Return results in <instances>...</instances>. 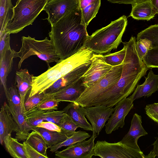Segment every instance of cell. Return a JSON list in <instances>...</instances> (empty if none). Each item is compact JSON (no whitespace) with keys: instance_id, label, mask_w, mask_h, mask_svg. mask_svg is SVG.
Returning a JSON list of instances; mask_svg holds the SVG:
<instances>
[{"instance_id":"4","label":"cell","mask_w":158,"mask_h":158,"mask_svg":"<svg viewBox=\"0 0 158 158\" xmlns=\"http://www.w3.org/2000/svg\"><path fill=\"white\" fill-rule=\"evenodd\" d=\"M127 23V18L124 15L111 21L107 26L89 35L84 47L97 54L110 52L112 50L116 49L122 42V38Z\"/></svg>"},{"instance_id":"43","label":"cell","mask_w":158,"mask_h":158,"mask_svg":"<svg viewBox=\"0 0 158 158\" xmlns=\"http://www.w3.org/2000/svg\"><path fill=\"white\" fill-rule=\"evenodd\" d=\"M37 127L45 128L49 130L61 132L60 127L56 124L48 121H44L38 125Z\"/></svg>"},{"instance_id":"11","label":"cell","mask_w":158,"mask_h":158,"mask_svg":"<svg viewBox=\"0 0 158 158\" xmlns=\"http://www.w3.org/2000/svg\"><path fill=\"white\" fill-rule=\"evenodd\" d=\"M103 55L94 54L90 67L81 77L85 89L102 79L113 67L106 62Z\"/></svg>"},{"instance_id":"19","label":"cell","mask_w":158,"mask_h":158,"mask_svg":"<svg viewBox=\"0 0 158 158\" xmlns=\"http://www.w3.org/2000/svg\"><path fill=\"white\" fill-rule=\"evenodd\" d=\"M18 128L5 102L1 106L0 112V141L2 145L5 137L13 132L18 131Z\"/></svg>"},{"instance_id":"18","label":"cell","mask_w":158,"mask_h":158,"mask_svg":"<svg viewBox=\"0 0 158 158\" xmlns=\"http://www.w3.org/2000/svg\"><path fill=\"white\" fill-rule=\"evenodd\" d=\"M27 69H21L17 71L15 80L21 102V112L23 114L26 111L25 107L26 96L32 88V77Z\"/></svg>"},{"instance_id":"22","label":"cell","mask_w":158,"mask_h":158,"mask_svg":"<svg viewBox=\"0 0 158 158\" xmlns=\"http://www.w3.org/2000/svg\"><path fill=\"white\" fill-rule=\"evenodd\" d=\"M5 102L18 127V130L16 132L15 138L20 141L26 140L30 133V131H34V128L27 124L23 114L20 111L13 110L6 102Z\"/></svg>"},{"instance_id":"12","label":"cell","mask_w":158,"mask_h":158,"mask_svg":"<svg viewBox=\"0 0 158 158\" xmlns=\"http://www.w3.org/2000/svg\"><path fill=\"white\" fill-rule=\"evenodd\" d=\"M81 109L91 124L93 132L98 135L114 110V108L112 107L102 105L85 107L81 106Z\"/></svg>"},{"instance_id":"2","label":"cell","mask_w":158,"mask_h":158,"mask_svg":"<svg viewBox=\"0 0 158 158\" xmlns=\"http://www.w3.org/2000/svg\"><path fill=\"white\" fill-rule=\"evenodd\" d=\"M86 27L79 7L51 26L49 36L60 60L72 56L84 47L89 35Z\"/></svg>"},{"instance_id":"1","label":"cell","mask_w":158,"mask_h":158,"mask_svg":"<svg viewBox=\"0 0 158 158\" xmlns=\"http://www.w3.org/2000/svg\"><path fill=\"white\" fill-rule=\"evenodd\" d=\"M136 42L135 37L131 36L128 42H122L126 47V54L120 79L115 85L104 91L87 107L102 105L112 107L127 98L134 90L139 80L150 69L139 56Z\"/></svg>"},{"instance_id":"46","label":"cell","mask_w":158,"mask_h":158,"mask_svg":"<svg viewBox=\"0 0 158 158\" xmlns=\"http://www.w3.org/2000/svg\"><path fill=\"white\" fill-rule=\"evenodd\" d=\"M156 14H158V0H150Z\"/></svg>"},{"instance_id":"27","label":"cell","mask_w":158,"mask_h":158,"mask_svg":"<svg viewBox=\"0 0 158 158\" xmlns=\"http://www.w3.org/2000/svg\"><path fill=\"white\" fill-rule=\"evenodd\" d=\"M34 131H38L42 135L48 148L64 141L69 137L62 132L49 130L39 127H34Z\"/></svg>"},{"instance_id":"32","label":"cell","mask_w":158,"mask_h":158,"mask_svg":"<svg viewBox=\"0 0 158 158\" xmlns=\"http://www.w3.org/2000/svg\"><path fill=\"white\" fill-rule=\"evenodd\" d=\"M6 98L8 104L10 108L21 112V98L18 89L15 85H12L8 89V95Z\"/></svg>"},{"instance_id":"14","label":"cell","mask_w":158,"mask_h":158,"mask_svg":"<svg viewBox=\"0 0 158 158\" xmlns=\"http://www.w3.org/2000/svg\"><path fill=\"white\" fill-rule=\"evenodd\" d=\"M91 61L78 67L57 80L44 92V94H49L57 92L78 80L88 69Z\"/></svg>"},{"instance_id":"40","label":"cell","mask_w":158,"mask_h":158,"mask_svg":"<svg viewBox=\"0 0 158 158\" xmlns=\"http://www.w3.org/2000/svg\"><path fill=\"white\" fill-rule=\"evenodd\" d=\"M136 45L138 54L140 59L142 60L150 49L149 43L145 39H140L136 41Z\"/></svg>"},{"instance_id":"25","label":"cell","mask_w":158,"mask_h":158,"mask_svg":"<svg viewBox=\"0 0 158 158\" xmlns=\"http://www.w3.org/2000/svg\"><path fill=\"white\" fill-rule=\"evenodd\" d=\"M14 7L11 0H0V36L6 32V25L13 16Z\"/></svg>"},{"instance_id":"42","label":"cell","mask_w":158,"mask_h":158,"mask_svg":"<svg viewBox=\"0 0 158 158\" xmlns=\"http://www.w3.org/2000/svg\"><path fill=\"white\" fill-rule=\"evenodd\" d=\"M10 34L6 32L3 35L0 36V59L2 58L4 52L7 49L10 48Z\"/></svg>"},{"instance_id":"13","label":"cell","mask_w":158,"mask_h":158,"mask_svg":"<svg viewBox=\"0 0 158 158\" xmlns=\"http://www.w3.org/2000/svg\"><path fill=\"white\" fill-rule=\"evenodd\" d=\"M133 102L129 97L121 100L115 105L114 113L105 125V131L107 134H110L119 127H123L126 116L133 107Z\"/></svg>"},{"instance_id":"28","label":"cell","mask_w":158,"mask_h":158,"mask_svg":"<svg viewBox=\"0 0 158 158\" xmlns=\"http://www.w3.org/2000/svg\"><path fill=\"white\" fill-rule=\"evenodd\" d=\"M26 141L38 152L48 158L47 150L48 148L42 135L38 131H32Z\"/></svg>"},{"instance_id":"29","label":"cell","mask_w":158,"mask_h":158,"mask_svg":"<svg viewBox=\"0 0 158 158\" xmlns=\"http://www.w3.org/2000/svg\"><path fill=\"white\" fill-rule=\"evenodd\" d=\"M145 39L149 43L150 49L158 47V24L151 25L137 35L136 41Z\"/></svg>"},{"instance_id":"15","label":"cell","mask_w":158,"mask_h":158,"mask_svg":"<svg viewBox=\"0 0 158 158\" xmlns=\"http://www.w3.org/2000/svg\"><path fill=\"white\" fill-rule=\"evenodd\" d=\"M142 118L135 113L133 115L131 125L128 133L121 141L132 148L141 151L137 142L139 138L148 135L142 125Z\"/></svg>"},{"instance_id":"44","label":"cell","mask_w":158,"mask_h":158,"mask_svg":"<svg viewBox=\"0 0 158 158\" xmlns=\"http://www.w3.org/2000/svg\"><path fill=\"white\" fill-rule=\"evenodd\" d=\"M112 3L124 4H131L133 5L136 3L150 0H107Z\"/></svg>"},{"instance_id":"31","label":"cell","mask_w":158,"mask_h":158,"mask_svg":"<svg viewBox=\"0 0 158 158\" xmlns=\"http://www.w3.org/2000/svg\"><path fill=\"white\" fill-rule=\"evenodd\" d=\"M46 111L36 107L26 111L23 114L27 124L34 128L45 121L44 113Z\"/></svg>"},{"instance_id":"34","label":"cell","mask_w":158,"mask_h":158,"mask_svg":"<svg viewBox=\"0 0 158 158\" xmlns=\"http://www.w3.org/2000/svg\"><path fill=\"white\" fill-rule=\"evenodd\" d=\"M126 54V48L123 45L121 50L112 53L103 55L106 63L113 67L121 64L123 62Z\"/></svg>"},{"instance_id":"35","label":"cell","mask_w":158,"mask_h":158,"mask_svg":"<svg viewBox=\"0 0 158 158\" xmlns=\"http://www.w3.org/2000/svg\"><path fill=\"white\" fill-rule=\"evenodd\" d=\"M142 60L148 68H158V47L149 49Z\"/></svg>"},{"instance_id":"21","label":"cell","mask_w":158,"mask_h":158,"mask_svg":"<svg viewBox=\"0 0 158 158\" xmlns=\"http://www.w3.org/2000/svg\"><path fill=\"white\" fill-rule=\"evenodd\" d=\"M15 51L11 48L5 51L0 59V76L1 84L3 86L6 97L8 95V89L6 85L7 77L11 71L13 59Z\"/></svg>"},{"instance_id":"37","label":"cell","mask_w":158,"mask_h":158,"mask_svg":"<svg viewBox=\"0 0 158 158\" xmlns=\"http://www.w3.org/2000/svg\"><path fill=\"white\" fill-rule=\"evenodd\" d=\"M45 97V94L43 92L41 93H37L31 97H28L25 102L26 111L36 107Z\"/></svg>"},{"instance_id":"23","label":"cell","mask_w":158,"mask_h":158,"mask_svg":"<svg viewBox=\"0 0 158 158\" xmlns=\"http://www.w3.org/2000/svg\"><path fill=\"white\" fill-rule=\"evenodd\" d=\"M132 7L129 16L136 20H150L156 14L150 0L132 5Z\"/></svg>"},{"instance_id":"8","label":"cell","mask_w":158,"mask_h":158,"mask_svg":"<svg viewBox=\"0 0 158 158\" xmlns=\"http://www.w3.org/2000/svg\"><path fill=\"white\" fill-rule=\"evenodd\" d=\"M93 154L102 158H145L141 151L131 148L121 141L110 143L98 141L93 149Z\"/></svg>"},{"instance_id":"45","label":"cell","mask_w":158,"mask_h":158,"mask_svg":"<svg viewBox=\"0 0 158 158\" xmlns=\"http://www.w3.org/2000/svg\"><path fill=\"white\" fill-rule=\"evenodd\" d=\"M153 146L152 151L156 156L158 157V137L152 144Z\"/></svg>"},{"instance_id":"17","label":"cell","mask_w":158,"mask_h":158,"mask_svg":"<svg viewBox=\"0 0 158 158\" xmlns=\"http://www.w3.org/2000/svg\"><path fill=\"white\" fill-rule=\"evenodd\" d=\"M158 90V75L150 70L145 81L141 85H137L133 93L129 97L133 102L143 96L148 97Z\"/></svg>"},{"instance_id":"36","label":"cell","mask_w":158,"mask_h":158,"mask_svg":"<svg viewBox=\"0 0 158 158\" xmlns=\"http://www.w3.org/2000/svg\"><path fill=\"white\" fill-rule=\"evenodd\" d=\"M60 102L56 99L47 97L45 94V98L37 105L36 107L44 110H57Z\"/></svg>"},{"instance_id":"7","label":"cell","mask_w":158,"mask_h":158,"mask_svg":"<svg viewBox=\"0 0 158 158\" xmlns=\"http://www.w3.org/2000/svg\"><path fill=\"white\" fill-rule=\"evenodd\" d=\"M123 62L113 66L102 79L90 87L86 88L75 102L82 107H87L105 91L115 85L120 79L122 74Z\"/></svg>"},{"instance_id":"47","label":"cell","mask_w":158,"mask_h":158,"mask_svg":"<svg viewBox=\"0 0 158 158\" xmlns=\"http://www.w3.org/2000/svg\"><path fill=\"white\" fill-rule=\"evenodd\" d=\"M156 156L154 153L152 151L148 155L145 156V158H155Z\"/></svg>"},{"instance_id":"33","label":"cell","mask_w":158,"mask_h":158,"mask_svg":"<svg viewBox=\"0 0 158 158\" xmlns=\"http://www.w3.org/2000/svg\"><path fill=\"white\" fill-rule=\"evenodd\" d=\"M60 128L62 133L68 137L71 136L79 127L71 117L64 113L58 125Z\"/></svg>"},{"instance_id":"3","label":"cell","mask_w":158,"mask_h":158,"mask_svg":"<svg viewBox=\"0 0 158 158\" xmlns=\"http://www.w3.org/2000/svg\"><path fill=\"white\" fill-rule=\"evenodd\" d=\"M94 53L89 49L83 47L72 56L60 60L56 64L45 72L32 77V88L28 97L45 91L57 80L78 67L92 61Z\"/></svg>"},{"instance_id":"41","label":"cell","mask_w":158,"mask_h":158,"mask_svg":"<svg viewBox=\"0 0 158 158\" xmlns=\"http://www.w3.org/2000/svg\"><path fill=\"white\" fill-rule=\"evenodd\" d=\"M24 147L27 158H46L37 151L26 141L23 142Z\"/></svg>"},{"instance_id":"6","label":"cell","mask_w":158,"mask_h":158,"mask_svg":"<svg viewBox=\"0 0 158 158\" xmlns=\"http://www.w3.org/2000/svg\"><path fill=\"white\" fill-rule=\"evenodd\" d=\"M21 40V47L19 52H15V58H20L18 69H20L23 61L31 56L36 55L41 60L45 61L48 68L50 67V63H57L60 60L53 42L48 37L43 40H37L29 36H23Z\"/></svg>"},{"instance_id":"10","label":"cell","mask_w":158,"mask_h":158,"mask_svg":"<svg viewBox=\"0 0 158 158\" xmlns=\"http://www.w3.org/2000/svg\"><path fill=\"white\" fill-rule=\"evenodd\" d=\"M98 135L93 132L90 138L70 145L66 148L55 152L56 157L60 158H91L95 146L94 140Z\"/></svg>"},{"instance_id":"38","label":"cell","mask_w":158,"mask_h":158,"mask_svg":"<svg viewBox=\"0 0 158 158\" xmlns=\"http://www.w3.org/2000/svg\"><path fill=\"white\" fill-rule=\"evenodd\" d=\"M64 113L63 110L57 111L54 110L47 111L44 113L45 121L51 122L59 125Z\"/></svg>"},{"instance_id":"39","label":"cell","mask_w":158,"mask_h":158,"mask_svg":"<svg viewBox=\"0 0 158 158\" xmlns=\"http://www.w3.org/2000/svg\"><path fill=\"white\" fill-rule=\"evenodd\" d=\"M145 109L148 117L154 122L158 123V103L147 105Z\"/></svg>"},{"instance_id":"24","label":"cell","mask_w":158,"mask_h":158,"mask_svg":"<svg viewBox=\"0 0 158 158\" xmlns=\"http://www.w3.org/2000/svg\"><path fill=\"white\" fill-rule=\"evenodd\" d=\"M83 23L87 27L96 16L101 5V0H79Z\"/></svg>"},{"instance_id":"30","label":"cell","mask_w":158,"mask_h":158,"mask_svg":"<svg viewBox=\"0 0 158 158\" xmlns=\"http://www.w3.org/2000/svg\"><path fill=\"white\" fill-rule=\"evenodd\" d=\"M90 136V135L85 131H75L64 141L50 147V151L52 152H55L62 147L69 146L77 142L85 140Z\"/></svg>"},{"instance_id":"20","label":"cell","mask_w":158,"mask_h":158,"mask_svg":"<svg viewBox=\"0 0 158 158\" xmlns=\"http://www.w3.org/2000/svg\"><path fill=\"white\" fill-rule=\"evenodd\" d=\"M68 114L79 127L92 131L93 127L87 121L80 106L76 102H70L62 110Z\"/></svg>"},{"instance_id":"26","label":"cell","mask_w":158,"mask_h":158,"mask_svg":"<svg viewBox=\"0 0 158 158\" xmlns=\"http://www.w3.org/2000/svg\"><path fill=\"white\" fill-rule=\"evenodd\" d=\"M18 140L17 139L12 137L11 135L5 137L3 143L6 150L14 158H27L23 143H19Z\"/></svg>"},{"instance_id":"16","label":"cell","mask_w":158,"mask_h":158,"mask_svg":"<svg viewBox=\"0 0 158 158\" xmlns=\"http://www.w3.org/2000/svg\"><path fill=\"white\" fill-rule=\"evenodd\" d=\"M85 89L81 78L74 83L57 92L46 94L47 97L54 98L60 102H74L79 98Z\"/></svg>"},{"instance_id":"9","label":"cell","mask_w":158,"mask_h":158,"mask_svg":"<svg viewBox=\"0 0 158 158\" xmlns=\"http://www.w3.org/2000/svg\"><path fill=\"white\" fill-rule=\"evenodd\" d=\"M79 7V0H49L44 10L48 14L47 19L52 26Z\"/></svg>"},{"instance_id":"5","label":"cell","mask_w":158,"mask_h":158,"mask_svg":"<svg viewBox=\"0 0 158 158\" xmlns=\"http://www.w3.org/2000/svg\"><path fill=\"white\" fill-rule=\"evenodd\" d=\"M49 0H18L14 7L13 16L6 25V32L17 33L32 25Z\"/></svg>"}]
</instances>
